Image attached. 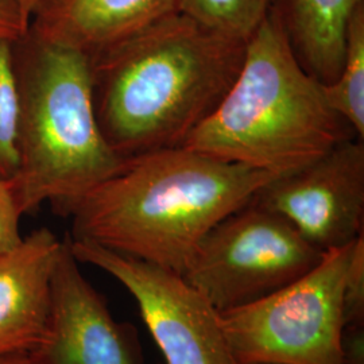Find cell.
I'll list each match as a JSON object with an SVG mask.
<instances>
[{"label":"cell","mask_w":364,"mask_h":364,"mask_svg":"<svg viewBox=\"0 0 364 364\" xmlns=\"http://www.w3.org/2000/svg\"><path fill=\"white\" fill-rule=\"evenodd\" d=\"M246 42L178 11L91 57L105 142L122 159L182 146L234 84Z\"/></svg>","instance_id":"1"},{"label":"cell","mask_w":364,"mask_h":364,"mask_svg":"<svg viewBox=\"0 0 364 364\" xmlns=\"http://www.w3.org/2000/svg\"><path fill=\"white\" fill-rule=\"evenodd\" d=\"M274 177L183 146L132 156L78 200L69 236L182 275L205 235Z\"/></svg>","instance_id":"2"},{"label":"cell","mask_w":364,"mask_h":364,"mask_svg":"<svg viewBox=\"0 0 364 364\" xmlns=\"http://www.w3.org/2000/svg\"><path fill=\"white\" fill-rule=\"evenodd\" d=\"M352 138L355 131L299 64L270 9L246 42L234 84L182 146L279 177Z\"/></svg>","instance_id":"3"},{"label":"cell","mask_w":364,"mask_h":364,"mask_svg":"<svg viewBox=\"0 0 364 364\" xmlns=\"http://www.w3.org/2000/svg\"><path fill=\"white\" fill-rule=\"evenodd\" d=\"M13 58L19 95L14 195L22 215L48 203L68 218L124 162L96 120L90 57L27 30L13 42Z\"/></svg>","instance_id":"4"},{"label":"cell","mask_w":364,"mask_h":364,"mask_svg":"<svg viewBox=\"0 0 364 364\" xmlns=\"http://www.w3.org/2000/svg\"><path fill=\"white\" fill-rule=\"evenodd\" d=\"M356 240L287 287L220 313L236 363L344 364L343 293Z\"/></svg>","instance_id":"5"},{"label":"cell","mask_w":364,"mask_h":364,"mask_svg":"<svg viewBox=\"0 0 364 364\" xmlns=\"http://www.w3.org/2000/svg\"><path fill=\"white\" fill-rule=\"evenodd\" d=\"M323 255L284 218L250 200L205 235L182 277L224 313L287 287Z\"/></svg>","instance_id":"6"},{"label":"cell","mask_w":364,"mask_h":364,"mask_svg":"<svg viewBox=\"0 0 364 364\" xmlns=\"http://www.w3.org/2000/svg\"><path fill=\"white\" fill-rule=\"evenodd\" d=\"M68 240L78 263L103 270L126 287L165 364H237L220 313L182 275L91 242Z\"/></svg>","instance_id":"7"},{"label":"cell","mask_w":364,"mask_h":364,"mask_svg":"<svg viewBox=\"0 0 364 364\" xmlns=\"http://www.w3.org/2000/svg\"><path fill=\"white\" fill-rule=\"evenodd\" d=\"M273 210L323 254L363 234V139L344 141L312 164L274 177L251 198Z\"/></svg>","instance_id":"8"},{"label":"cell","mask_w":364,"mask_h":364,"mask_svg":"<svg viewBox=\"0 0 364 364\" xmlns=\"http://www.w3.org/2000/svg\"><path fill=\"white\" fill-rule=\"evenodd\" d=\"M45 364H138L131 341L78 267L68 236L52 279Z\"/></svg>","instance_id":"9"},{"label":"cell","mask_w":364,"mask_h":364,"mask_svg":"<svg viewBox=\"0 0 364 364\" xmlns=\"http://www.w3.org/2000/svg\"><path fill=\"white\" fill-rule=\"evenodd\" d=\"M63 246L49 228H38L0 255V359L38 353L43 347Z\"/></svg>","instance_id":"10"},{"label":"cell","mask_w":364,"mask_h":364,"mask_svg":"<svg viewBox=\"0 0 364 364\" xmlns=\"http://www.w3.org/2000/svg\"><path fill=\"white\" fill-rule=\"evenodd\" d=\"M181 0H39L28 31L90 58L180 11Z\"/></svg>","instance_id":"11"},{"label":"cell","mask_w":364,"mask_h":364,"mask_svg":"<svg viewBox=\"0 0 364 364\" xmlns=\"http://www.w3.org/2000/svg\"><path fill=\"white\" fill-rule=\"evenodd\" d=\"M362 3L364 0H273L270 9L299 64L326 85L338 77L348 22Z\"/></svg>","instance_id":"12"},{"label":"cell","mask_w":364,"mask_h":364,"mask_svg":"<svg viewBox=\"0 0 364 364\" xmlns=\"http://www.w3.org/2000/svg\"><path fill=\"white\" fill-rule=\"evenodd\" d=\"M326 102L364 138V3L351 15L338 77L323 84Z\"/></svg>","instance_id":"13"},{"label":"cell","mask_w":364,"mask_h":364,"mask_svg":"<svg viewBox=\"0 0 364 364\" xmlns=\"http://www.w3.org/2000/svg\"><path fill=\"white\" fill-rule=\"evenodd\" d=\"M273 0H181L180 11L231 38L247 41Z\"/></svg>","instance_id":"14"},{"label":"cell","mask_w":364,"mask_h":364,"mask_svg":"<svg viewBox=\"0 0 364 364\" xmlns=\"http://www.w3.org/2000/svg\"><path fill=\"white\" fill-rule=\"evenodd\" d=\"M19 95L14 68L13 42H0V178L10 180L18 169Z\"/></svg>","instance_id":"15"},{"label":"cell","mask_w":364,"mask_h":364,"mask_svg":"<svg viewBox=\"0 0 364 364\" xmlns=\"http://www.w3.org/2000/svg\"><path fill=\"white\" fill-rule=\"evenodd\" d=\"M344 329L364 326V235L355 245L343 293Z\"/></svg>","instance_id":"16"},{"label":"cell","mask_w":364,"mask_h":364,"mask_svg":"<svg viewBox=\"0 0 364 364\" xmlns=\"http://www.w3.org/2000/svg\"><path fill=\"white\" fill-rule=\"evenodd\" d=\"M22 216L11 181L0 178V255L22 242L23 236L19 231Z\"/></svg>","instance_id":"17"},{"label":"cell","mask_w":364,"mask_h":364,"mask_svg":"<svg viewBox=\"0 0 364 364\" xmlns=\"http://www.w3.org/2000/svg\"><path fill=\"white\" fill-rule=\"evenodd\" d=\"M28 30V22L18 0H0V42H15Z\"/></svg>","instance_id":"18"},{"label":"cell","mask_w":364,"mask_h":364,"mask_svg":"<svg viewBox=\"0 0 364 364\" xmlns=\"http://www.w3.org/2000/svg\"><path fill=\"white\" fill-rule=\"evenodd\" d=\"M0 364H45L38 353H25L15 355L0 359Z\"/></svg>","instance_id":"19"},{"label":"cell","mask_w":364,"mask_h":364,"mask_svg":"<svg viewBox=\"0 0 364 364\" xmlns=\"http://www.w3.org/2000/svg\"><path fill=\"white\" fill-rule=\"evenodd\" d=\"M19 4H21V9H22V13L25 15L28 25H30V19H31V15L34 13L37 4H38L39 0H18Z\"/></svg>","instance_id":"20"}]
</instances>
